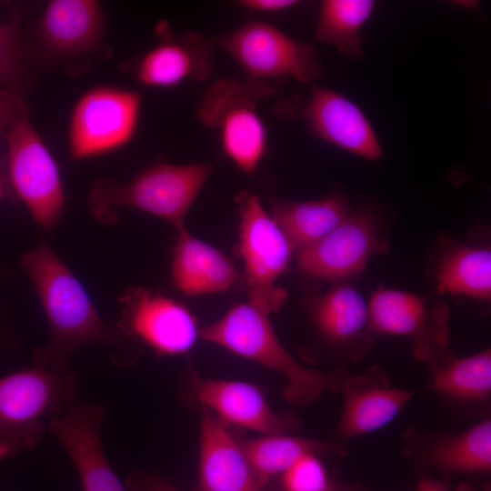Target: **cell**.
Instances as JSON below:
<instances>
[{
    "label": "cell",
    "instance_id": "cell-1",
    "mask_svg": "<svg viewBox=\"0 0 491 491\" xmlns=\"http://www.w3.org/2000/svg\"><path fill=\"white\" fill-rule=\"evenodd\" d=\"M21 266L35 287L50 327L49 343L35 354V365L65 369L72 353L82 346L125 345V333L102 321L84 286L45 241L23 256Z\"/></svg>",
    "mask_w": 491,
    "mask_h": 491
},
{
    "label": "cell",
    "instance_id": "cell-2",
    "mask_svg": "<svg viewBox=\"0 0 491 491\" xmlns=\"http://www.w3.org/2000/svg\"><path fill=\"white\" fill-rule=\"evenodd\" d=\"M213 165L193 163L151 165L127 183L97 178L92 185L87 203L101 224H114L117 209L131 206L169 222L177 230L201 193Z\"/></svg>",
    "mask_w": 491,
    "mask_h": 491
},
{
    "label": "cell",
    "instance_id": "cell-3",
    "mask_svg": "<svg viewBox=\"0 0 491 491\" xmlns=\"http://www.w3.org/2000/svg\"><path fill=\"white\" fill-rule=\"evenodd\" d=\"M199 337L282 375L283 396L296 406L311 405L328 388V376L298 363L276 336L268 314L250 302L200 328Z\"/></svg>",
    "mask_w": 491,
    "mask_h": 491
},
{
    "label": "cell",
    "instance_id": "cell-4",
    "mask_svg": "<svg viewBox=\"0 0 491 491\" xmlns=\"http://www.w3.org/2000/svg\"><path fill=\"white\" fill-rule=\"evenodd\" d=\"M76 376L37 365L0 378V459L34 449L45 422L75 405Z\"/></svg>",
    "mask_w": 491,
    "mask_h": 491
},
{
    "label": "cell",
    "instance_id": "cell-5",
    "mask_svg": "<svg viewBox=\"0 0 491 491\" xmlns=\"http://www.w3.org/2000/svg\"><path fill=\"white\" fill-rule=\"evenodd\" d=\"M214 41L241 68L243 81L259 98L274 93L288 76L311 84L322 72L312 45L268 22L248 21Z\"/></svg>",
    "mask_w": 491,
    "mask_h": 491
},
{
    "label": "cell",
    "instance_id": "cell-6",
    "mask_svg": "<svg viewBox=\"0 0 491 491\" xmlns=\"http://www.w3.org/2000/svg\"><path fill=\"white\" fill-rule=\"evenodd\" d=\"M235 202L248 302L268 315L277 312L287 294L276 282L286 272L294 248L256 195L242 190Z\"/></svg>",
    "mask_w": 491,
    "mask_h": 491
},
{
    "label": "cell",
    "instance_id": "cell-7",
    "mask_svg": "<svg viewBox=\"0 0 491 491\" xmlns=\"http://www.w3.org/2000/svg\"><path fill=\"white\" fill-rule=\"evenodd\" d=\"M257 99L243 80L226 77L210 85L196 107L198 120L217 132L223 155L247 175L256 172L267 152L268 134Z\"/></svg>",
    "mask_w": 491,
    "mask_h": 491
},
{
    "label": "cell",
    "instance_id": "cell-8",
    "mask_svg": "<svg viewBox=\"0 0 491 491\" xmlns=\"http://www.w3.org/2000/svg\"><path fill=\"white\" fill-rule=\"evenodd\" d=\"M141 108L142 96L135 90L99 85L85 91L70 115V157L88 159L126 145L135 135Z\"/></svg>",
    "mask_w": 491,
    "mask_h": 491
},
{
    "label": "cell",
    "instance_id": "cell-9",
    "mask_svg": "<svg viewBox=\"0 0 491 491\" xmlns=\"http://www.w3.org/2000/svg\"><path fill=\"white\" fill-rule=\"evenodd\" d=\"M5 135L11 184L35 222L45 230H52L64 208L57 164L28 116Z\"/></svg>",
    "mask_w": 491,
    "mask_h": 491
},
{
    "label": "cell",
    "instance_id": "cell-10",
    "mask_svg": "<svg viewBox=\"0 0 491 491\" xmlns=\"http://www.w3.org/2000/svg\"><path fill=\"white\" fill-rule=\"evenodd\" d=\"M368 307L374 333L410 337L418 360L427 363L447 348L449 309L445 303L430 305L416 294L378 287Z\"/></svg>",
    "mask_w": 491,
    "mask_h": 491
},
{
    "label": "cell",
    "instance_id": "cell-11",
    "mask_svg": "<svg viewBox=\"0 0 491 491\" xmlns=\"http://www.w3.org/2000/svg\"><path fill=\"white\" fill-rule=\"evenodd\" d=\"M121 327L161 355L186 353L199 337L193 314L181 303L149 289L131 288L120 299Z\"/></svg>",
    "mask_w": 491,
    "mask_h": 491
},
{
    "label": "cell",
    "instance_id": "cell-12",
    "mask_svg": "<svg viewBox=\"0 0 491 491\" xmlns=\"http://www.w3.org/2000/svg\"><path fill=\"white\" fill-rule=\"evenodd\" d=\"M376 222L366 214L349 215L317 242L298 251L297 268L326 280H341L361 273L370 257L386 252Z\"/></svg>",
    "mask_w": 491,
    "mask_h": 491
},
{
    "label": "cell",
    "instance_id": "cell-13",
    "mask_svg": "<svg viewBox=\"0 0 491 491\" xmlns=\"http://www.w3.org/2000/svg\"><path fill=\"white\" fill-rule=\"evenodd\" d=\"M105 407L75 404L48 421V429L72 458L83 491H125L104 454L101 425Z\"/></svg>",
    "mask_w": 491,
    "mask_h": 491
},
{
    "label": "cell",
    "instance_id": "cell-14",
    "mask_svg": "<svg viewBox=\"0 0 491 491\" xmlns=\"http://www.w3.org/2000/svg\"><path fill=\"white\" fill-rule=\"evenodd\" d=\"M215 44L199 32L165 36L131 66L135 79L152 88H172L185 81H205L213 73Z\"/></svg>",
    "mask_w": 491,
    "mask_h": 491
},
{
    "label": "cell",
    "instance_id": "cell-15",
    "mask_svg": "<svg viewBox=\"0 0 491 491\" xmlns=\"http://www.w3.org/2000/svg\"><path fill=\"white\" fill-rule=\"evenodd\" d=\"M302 115L310 132L323 141L368 160L381 156V146L368 119L342 94L314 86Z\"/></svg>",
    "mask_w": 491,
    "mask_h": 491
},
{
    "label": "cell",
    "instance_id": "cell-16",
    "mask_svg": "<svg viewBox=\"0 0 491 491\" xmlns=\"http://www.w3.org/2000/svg\"><path fill=\"white\" fill-rule=\"evenodd\" d=\"M344 398L336 436L340 440L376 431L389 424L413 396L407 389L383 386L370 376L339 372L328 376Z\"/></svg>",
    "mask_w": 491,
    "mask_h": 491
},
{
    "label": "cell",
    "instance_id": "cell-17",
    "mask_svg": "<svg viewBox=\"0 0 491 491\" xmlns=\"http://www.w3.org/2000/svg\"><path fill=\"white\" fill-rule=\"evenodd\" d=\"M196 399L225 424L263 435L295 430L294 420L276 414L262 391L247 382L192 377Z\"/></svg>",
    "mask_w": 491,
    "mask_h": 491
},
{
    "label": "cell",
    "instance_id": "cell-18",
    "mask_svg": "<svg viewBox=\"0 0 491 491\" xmlns=\"http://www.w3.org/2000/svg\"><path fill=\"white\" fill-rule=\"evenodd\" d=\"M104 28V13L99 2L52 0L39 20L37 38L43 51L51 57L68 58L96 48Z\"/></svg>",
    "mask_w": 491,
    "mask_h": 491
},
{
    "label": "cell",
    "instance_id": "cell-19",
    "mask_svg": "<svg viewBox=\"0 0 491 491\" xmlns=\"http://www.w3.org/2000/svg\"><path fill=\"white\" fill-rule=\"evenodd\" d=\"M200 491H264L225 424L203 407L199 436Z\"/></svg>",
    "mask_w": 491,
    "mask_h": 491
},
{
    "label": "cell",
    "instance_id": "cell-20",
    "mask_svg": "<svg viewBox=\"0 0 491 491\" xmlns=\"http://www.w3.org/2000/svg\"><path fill=\"white\" fill-rule=\"evenodd\" d=\"M313 322L328 343L343 347L357 360L371 346L375 333L368 303L348 284H338L310 302Z\"/></svg>",
    "mask_w": 491,
    "mask_h": 491
},
{
    "label": "cell",
    "instance_id": "cell-21",
    "mask_svg": "<svg viewBox=\"0 0 491 491\" xmlns=\"http://www.w3.org/2000/svg\"><path fill=\"white\" fill-rule=\"evenodd\" d=\"M406 451L424 466L449 474L488 473L491 421L486 418L456 435H406Z\"/></svg>",
    "mask_w": 491,
    "mask_h": 491
},
{
    "label": "cell",
    "instance_id": "cell-22",
    "mask_svg": "<svg viewBox=\"0 0 491 491\" xmlns=\"http://www.w3.org/2000/svg\"><path fill=\"white\" fill-rule=\"evenodd\" d=\"M176 232L171 265L175 288L188 296L230 289L238 278L233 262L217 248L192 235L185 226Z\"/></svg>",
    "mask_w": 491,
    "mask_h": 491
},
{
    "label": "cell",
    "instance_id": "cell-23",
    "mask_svg": "<svg viewBox=\"0 0 491 491\" xmlns=\"http://www.w3.org/2000/svg\"><path fill=\"white\" fill-rule=\"evenodd\" d=\"M427 364L431 370L430 388L454 403L486 404L491 395V351L458 357L447 348Z\"/></svg>",
    "mask_w": 491,
    "mask_h": 491
},
{
    "label": "cell",
    "instance_id": "cell-24",
    "mask_svg": "<svg viewBox=\"0 0 491 491\" xmlns=\"http://www.w3.org/2000/svg\"><path fill=\"white\" fill-rule=\"evenodd\" d=\"M271 211L272 217L297 251L323 238L350 215L345 199L337 195L309 201L273 198Z\"/></svg>",
    "mask_w": 491,
    "mask_h": 491
},
{
    "label": "cell",
    "instance_id": "cell-25",
    "mask_svg": "<svg viewBox=\"0 0 491 491\" xmlns=\"http://www.w3.org/2000/svg\"><path fill=\"white\" fill-rule=\"evenodd\" d=\"M436 290L489 301L491 297V250L489 247L451 244L436 269Z\"/></svg>",
    "mask_w": 491,
    "mask_h": 491
},
{
    "label": "cell",
    "instance_id": "cell-26",
    "mask_svg": "<svg viewBox=\"0 0 491 491\" xmlns=\"http://www.w3.org/2000/svg\"><path fill=\"white\" fill-rule=\"evenodd\" d=\"M255 476L261 486L275 476L283 475L306 454L343 455L344 448L308 437L270 434L240 443Z\"/></svg>",
    "mask_w": 491,
    "mask_h": 491
},
{
    "label": "cell",
    "instance_id": "cell-27",
    "mask_svg": "<svg viewBox=\"0 0 491 491\" xmlns=\"http://www.w3.org/2000/svg\"><path fill=\"white\" fill-rule=\"evenodd\" d=\"M373 1L326 0L321 4L315 30L316 38L335 46L340 53L362 55L360 31L374 8Z\"/></svg>",
    "mask_w": 491,
    "mask_h": 491
},
{
    "label": "cell",
    "instance_id": "cell-28",
    "mask_svg": "<svg viewBox=\"0 0 491 491\" xmlns=\"http://www.w3.org/2000/svg\"><path fill=\"white\" fill-rule=\"evenodd\" d=\"M31 55L19 16L0 23V88L24 95L32 81Z\"/></svg>",
    "mask_w": 491,
    "mask_h": 491
},
{
    "label": "cell",
    "instance_id": "cell-29",
    "mask_svg": "<svg viewBox=\"0 0 491 491\" xmlns=\"http://www.w3.org/2000/svg\"><path fill=\"white\" fill-rule=\"evenodd\" d=\"M285 491H326L333 482L316 454H306L283 475Z\"/></svg>",
    "mask_w": 491,
    "mask_h": 491
},
{
    "label": "cell",
    "instance_id": "cell-30",
    "mask_svg": "<svg viewBox=\"0 0 491 491\" xmlns=\"http://www.w3.org/2000/svg\"><path fill=\"white\" fill-rule=\"evenodd\" d=\"M25 116H28V107L24 95L0 88V135Z\"/></svg>",
    "mask_w": 491,
    "mask_h": 491
},
{
    "label": "cell",
    "instance_id": "cell-31",
    "mask_svg": "<svg viewBox=\"0 0 491 491\" xmlns=\"http://www.w3.org/2000/svg\"><path fill=\"white\" fill-rule=\"evenodd\" d=\"M126 486L131 491H181L168 480L148 474L133 475Z\"/></svg>",
    "mask_w": 491,
    "mask_h": 491
},
{
    "label": "cell",
    "instance_id": "cell-32",
    "mask_svg": "<svg viewBox=\"0 0 491 491\" xmlns=\"http://www.w3.org/2000/svg\"><path fill=\"white\" fill-rule=\"evenodd\" d=\"M296 0H241L239 5L250 12L274 14L287 10L296 5Z\"/></svg>",
    "mask_w": 491,
    "mask_h": 491
},
{
    "label": "cell",
    "instance_id": "cell-33",
    "mask_svg": "<svg viewBox=\"0 0 491 491\" xmlns=\"http://www.w3.org/2000/svg\"><path fill=\"white\" fill-rule=\"evenodd\" d=\"M415 491H450L448 486L442 481L428 476H423Z\"/></svg>",
    "mask_w": 491,
    "mask_h": 491
},
{
    "label": "cell",
    "instance_id": "cell-34",
    "mask_svg": "<svg viewBox=\"0 0 491 491\" xmlns=\"http://www.w3.org/2000/svg\"><path fill=\"white\" fill-rule=\"evenodd\" d=\"M457 491H490L489 486H485L482 490L475 489L467 485L460 486Z\"/></svg>",
    "mask_w": 491,
    "mask_h": 491
},
{
    "label": "cell",
    "instance_id": "cell-35",
    "mask_svg": "<svg viewBox=\"0 0 491 491\" xmlns=\"http://www.w3.org/2000/svg\"><path fill=\"white\" fill-rule=\"evenodd\" d=\"M337 491H364V490L354 488V487L340 488L337 486Z\"/></svg>",
    "mask_w": 491,
    "mask_h": 491
},
{
    "label": "cell",
    "instance_id": "cell-36",
    "mask_svg": "<svg viewBox=\"0 0 491 491\" xmlns=\"http://www.w3.org/2000/svg\"><path fill=\"white\" fill-rule=\"evenodd\" d=\"M326 491H337V486L334 483H332L330 487Z\"/></svg>",
    "mask_w": 491,
    "mask_h": 491
},
{
    "label": "cell",
    "instance_id": "cell-37",
    "mask_svg": "<svg viewBox=\"0 0 491 491\" xmlns=\"http://www.w3.org/2000/svg\"><path fill=\"white\" fill-rule=\"evenodd\" d=\"M2 195V185H1V182H0V196Z\"/></svg>",
    "mask_w": 491,
    "mask_h": 491
}]
</instances>
